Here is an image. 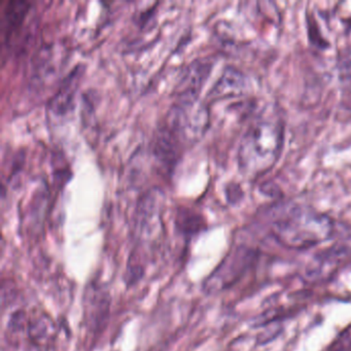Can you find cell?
Segmentation results:
<instances>
[{"instance_id":"1","label":"cell","mask_w":351,"mask_h":351,"mask_svg":"<svg viewBox=\"0 0 351 351\" xmlns=\"http://www.w3.org/2000/svg\"><path fill=\"white\" fill-rule=\"evenodd\" d=\"M285 127L277 116H261L250 125L240 145L239 167L250 178L264 176L272 169L280 156Z\"/></svg>"},{"instance_id":"2","label":"cell","mask_w":351,"mask_h":351,"mask_svg":"<svg viewBox=\"0 0 351 351\" xmlns=\"http://www.w3.org/2000/svg\"><path fill=\"white\" fill-rule=\"evenodd\" d=\"M273 235L291 250H305L332 237L334 223L324 213L304 206H293L272 223Z\"/></svg>"},{"instance_id":"3","label":"cell","mask_w":351,"mask_h":351,"mask_svg":"<svg viewBox=\"0 0 351 351\" xmlns=\"http://www.w3.org/2000/svg\"><path fill=\"white\" fill-rule=\"evenodd\" d=\"M256 252L239 246L230 252L213 274L205 280L204 289L208 293H219L235 285L256 260Z\"/></svg>"},{"instance_id":"4","label":"cell","mask_w":351,"mask_h":351,"mask_svg":"<svg viewBox=\"0 0 351 351\" xmlns=\"http://www.w3.org/2000/svg\"><path fill=\"white\" fill-rule=\"evenodd\" d=\"M211 64L207 61L197 60L186 67L178 84V100L198 99L199 92L210 73Z\"/></svg>"},{"instance_id":"5","label":"cell","mask_w":351,"mask_h":351,"mask_svg":"<svg viewBox=\"0 0 351 351\" xmlns=\"http://www.w3.org/2000/svg\"><path fill=\"white\" fill-rule=\"evenodd\" d=\"M86 318L91 330H98L106 322L110 311V299L108 291L92 285L86 293Z\"/></svg>"},{"instance_id":"6","label":"cell","mask_w":351,"mask_h":351,"mask_svg":"<svg viewBox=\"0 0 351 351\" xmlns=\"http://www.w3.org/2000/svg\"><path fill=\"white\" fill-rule=\"evenodd\" d=\"M250 89L247 77L234 67H227L213 86L209 96L213 99L233 97L245 94Z\"/></svg>"},{"instance_id":"7","label":"cell","mask_w":351,"mask_h":351,"mask_svg":"<svg viewBox=\"0 0 351 351\" xmlns=\"http://www.w3.org/2000/svg\"><path fill=\"white\" fill-rule=\"evenodd\" d=\"M81 67H77L69 77L61 83L58 91L53 96L50 102V108L54 114L58 116L66 114L73 106L75 92L79 86L80 77H81Z\"/></svg>"},{"instance_id":"8","label":"cell","mask_w":351,"mask_h":351,"mask_svg":"<svg viewBox=\"0 0 351 351\" xmlns=\"http://www.w3.org/2000/svg\"><path fill=\"white\" fill-rule=\"evenodd\" d=\"M178 137L168 128L158 132L154 143V154L160 163L171 168L178 156Z\"/></svg>"},{"instance_id":"9","label":"cell","mask_w":351,"mask_h":351,"mask_svg":"<svg viewBox=\"0 0 351 351\" xmlns=\"http://www.w3.org/2000/svg\"><path fill=\"white\" fill-rule=\"evenodd\" d=\"M29 3L24 1H10L7 3L5 8H3L1 20L3 43L9 42L16 30L22 25L29 11Z\"/></svg>"},{"instance_id":"10","label":"cell","mask_w":351,"mask_h":351,"mask_svg":"<svg viewBox=\"0 0 351 351\" xmlns=\"http://www.w3.org/2000/svg\"><path fill=\"white\" fill-rule=\"evenodd\" d=\"M351 256V242H341V243L335 244L332 247L326 250L322 254L316 256L314 258L313 268L309 269L308 275L312 277H316L322 272V269L326 267L337 265Z\"/></svg>"},{"instance_id":"11","label":"cell","mask_w":351,"mask_h":351,"mask_svg":"<svg viewBox=\"0 0 351 351\" xmlns=\"http://www.w3.org/2000/svg\"><path fill=\"white\" fill-rule=\"evenodd\" d=\"M55 326L48 316H40L28 322V335L38 346L48 344L54 338Z\"/></svg>"},{"instance_id":"12","label":"cell","mask_w":351,"mask_h":351,"mask_svg":"<svg viewBox=\"0 0 351 351\" xmlns=\"http://www.w3.org/2000/svg\"><path fill=\"white\" fill-rule=\"evenodd\" d=\"M202 223L198 215H194L190 210H180L176 217V226L182 233L192 235L200 230Z\"/></svg>"},{"instance_id":"13","label":"cell","mask_w":351,"mask_h":351,"mask_svg":"<svg viewBox=\"0 0 351 351\" xmlns=\"http://www.w3.org/2000/svg\"><path fill=\"white\" fill-rule=\"evenodd\" d=\"M339 79L347 89L351 90V48L343 51L339 58Z\"/></svg>"}]
</instances>
